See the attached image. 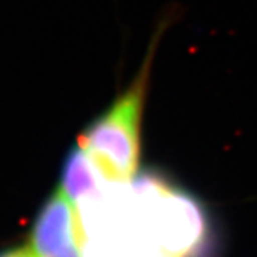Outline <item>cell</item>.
Listing matches in <instances>:
<instances>
[{
    "mask_svg": "<svg viewBox=\"0 0 257 257\" xmlns=\"http://www.w3.org/2000/svg\"><path fill=\"white\" fill-rule=\"evenodd\" d=\"M157 43L159 36L153 39L133 82L79 139V146L109 183L128 184L138 176L143 111Z\"/></svg>",
    "mask_w": 257,
    "mask_h": 257,
    "instance_id": "obj_1",
    "label": "cell"
},
{
    "mask_svg": "<svg viewBox=\"0 0 257 257\" xmlns=\"http://www.w3.org/2000/svg\"><path fill=\"white\" fill-rule=\"evenodd\" d=\"M139 229L149 248L166 257H194L206 241V219L186 193L145 176L132 186Z\"/></svg>",
    "mask_w": 257,
    "mask_h": 257,
    "instance_id": "obj_2",
    "label": "cell"
},
{
    "mask_svg": "<svg viewBox=\"0 0 257 257\" xmlns=\"http://www.w3.org/2000/svg\"><path fill=\"white\" fill-rule=\"evenodd\" d=\"M103 183H106V180L82 147L77 145L72 149L64 160L59 190L72 203H79L99 194L104 189Z\"/></svg>",
    "mask_w": 257,
    "mask_h": 257,
    "instance_id": "obj_3",
    "label": "cell"
},
{
    "mask_svg": "<svg viewBox=\"0 0 257 257\" xmlns=\"http://www.w3.org/2000/svg\"><path fill=\"white\" fill-rule=\"evenodd\" d=\"M0 257H43L37 253L35 247H19L16 250H10L9 253L2 254Z\"/></svg>",
    "mask_w": 257,
    "mask_h": 257,
    "instance_id": "obj_4",
    "label": "cell"
}]
</instances>
